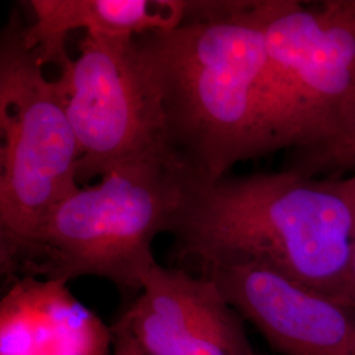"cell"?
<instances>
[{"label":"cell","instance_id":"obj_7","mask_svg":"<svg viewBox=\"0 0 355 355\" xmlns=\"http://www.w3.org/2000/svg\"><path fill=\"white\" fill-rule=\"evenodd\" d=\"M243 321L215 282L157 262L111 328L144 355H255Z\"/></svg>","mask_w":355,"mask_h":355},{"label":"cell","instance_id":"obj_16","mask_svg":"<svg viewBox=\"0 0 355 355\" xmlns=\"http://www.w3.org/2000/svg\"><path fill=\"white\" fill-rule=\"evenodd\" d=\"M255 355H262V354H258V353H257V354H255Z\"/></svg>","mask_w":355,"mask_h":355},{"label":"cell","instance_id":"obj_9","mask_svg":"<svg viewBox=\"0 0 355 355\" xmlns=\"http://www.w3.org/2000/svg\"><path fill=\"white\" fill-rule=\"evenodd\" d=\"M0 355H114V334L67 283L23 277L0 302Z\"/></svg>","mask_w":355,"mask_h":355},{"label":"cell","instance_id":"obj_15","mask_svg":"<svg viewBox=\"0 0 355 355\" xmlns=\"http://www.w3.org/2000/svg\"><path fill=\"white\" fill-rule=\"evenodd\" d=\"M337 11L355 24V0H331Z\"/></svg>","mask_w":355,"mask_h":355},{"label":"cell","instance_id":"obj_12","mask_svg":"<svg viewBox=\"0 0 355 355\" xmlns=\"http://www.w3.org/2000/svg\"><path fill=\"white\" fill-rule=\"evenodd\" d=\"M340 300L345 304L352 306L355 311V233L353 245H352L350 259H349V266H347V272H346V279H345Z\"/></svg>","mask_w":355,"mask_h":355},{"label":"cell","instance_id":"obj_5","mask_svg":"<svg viewBox=\"0 0 355 355\" xmlns=\"http://www.w3.org/2000/svg\"><path fill=\"white\" fill-rule=\"evenodd\" d=\"M262 114L274 152L320 139L355 89V24L324 1L275 0L265 28Z\"/></svg>","mask_w":355,"mask_h":355},{"label":"cell","instance_id":"obj_8","mask_svg":"<svg viewBox=\"0 0 355 355\" xmlns=\"http://www.w3.org/2000/svg\"><path fill=\"white\" fill-rule=\"evenodd\" d=\"M283 355H355V311L343 302L254 265L196 272Z\"/></svg>","mask_w":355,"mask_h":355},{"label":"cell","instance_id":"obj_1","mask_svg":"<svg viewBox=\"0 0 355 355\" xmlns=\"http://www.w3.org/2000/svg\"><path fill=\"white\" fill-rule=\"evenodd\" d=\"M275 0H199L196 21L136 36L168 158L195 180L271 154L262 114Z\"/></svg>","mask_w":355,"mask_h":355},{"label":"cell","instance_id":"obj_3","mask_svg":"<svg viewBox=\"0 0 355 355\" xmlns=\"http://www.w3.org/2000/svg\"><path fill=\"white\" fill-rule=\"evenodd\" d=\"M183 180L170 159L148 158L116 167L94 186H79L41 221L17 278L69 284L96 277L139 293L157 263L153 242L167 233Z\"/></svg>","mask_w":355,"mask_h":355},{"label":"cell","instance_id":"obj_10","mask_svg":"<svg viewBox=\"0 0 355 355\" xmlns=\"http://www.w3.org/2000/svg\"><path fill=\"white\" fill-rule=\"evenodd\" d=\"M33 21L24 26V41L44 64L58 67L69 58L66 38L85 33L140 36L186 24L190 1L184 0H32Z\"/></svg>","mask_w":355,"mask_h":355},{"label":"cell","instance_id":"obj_6","mask_svg":"<svg viewBox=\"0 0 355 355\" xmlns=\"http://www.w3.org/2000/svg\"><path fill=\"white\" fill-rule=\"evenodd\" d=\"M57 82L79 146V184L119 166L170 159L136 36L85 33Z\"/></svg>","mask_w":355,"mask_h":355},{"label":"cell","instance_id":"obj_2","mask_svg":"<svg viewBox=\"0 0 355 355\" xmlns=\"http://www.w3.org/2000/svg\"><path fill=\"white\" fill-rule=\"evenodd\" d=\"M167 233L179 267L195 274L254 265L340 300L355 211L327 179L288 171L211 182L184 175Z\"/></svg>","mask_w":355,"mask_h":355},{"label":"cell","instance_id":"obj_4","mask_svg":"<svg viewBox=\"0 0 355 355\" xmlns=\"http://www.w3.org/2000/svg\"><path fill=\"white\" fill-rule=\"evenodd\" d=\"M17 10L0 37V271L17 278L41 221L79 187V146L57 79L24 41Z\"/></svg>","mask_w":355,"mask_h":355},{"label":"cell","instance_id":"obj_11","mask_svg":"<svg viewBox=\"0 0 355 355\" xmlns=\"http://www.w3.org/2000/svg\"><path fill=\"white\" fill-rule=\"evenodd\" d=\"M355 167V89L343 101L327 132L313 142L288 150L283 171L316 179L353 170Z\"/></svg>","mask_w":355,"mask_h":355},{"label":"cell","instance_id":"obj_14","mask_svg":"<svg viewBox=\"0 0 355 355\" xmlns=\"http://www.w3.org/2000/svg\"><path fill=\"white\" fill-rule=\"evenodd\" d=\"M327 180H329L331 186L346 198V200L352 204L355 211V174L345 179L343 178V179H327Z\"/></svg>","mask_w":355,"mask_h":355},{"label":"cell","instance_id":"obj_13","mask_svg":"<svg viewBox=\"0 0 355 355\" xmlns=\"http://www.w3.org/2000/svg\"><path fill=\"white\" fill-rule=\"evenodd\" d=\"M112 334H114V355H144L139 349V346L125 334L114 330H112Z\"/></svg>","mask_w":355,"mask_h":355}]
</instances>
